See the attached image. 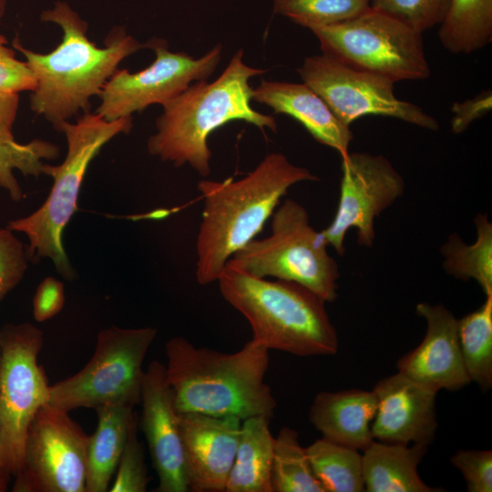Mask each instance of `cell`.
Returning <instances> with one entry per match:
<instances>
[{"instance_id":"obj_1","label":"cell","mask_w":492,"mask_h":492,"mask_svg":"<svg viewBox=\"0 0 492 492\" xmlns=\"http://www.w3.org/2000/svg\"><path fill=\"white\" fill-rule=\"evenodd\" d=\"M41 20L56 24L62 38L48 53L24 47L20 51L34 73L36 87L30 95V108L56 128L81 112L89 111L90 98L98 96L122 60L143 48L123 27H115L97 46L87 37V24L63 1L41 14Z\"/></svg>"},{"instance_id":"obj_2","label":"cell","mask_w":492,"mask_h":492,"mask_svg":"<svg viewBox=\"0 0 492 492\" xmlns=\"http://www.w3.org/2000/svg\"><path fill=\"white\" fill-rule=\"evenodd\" d=\"M318 179L308 169L273 152L241 179L200 180L197 186L203 200L196 239L198 283L217 282L231 256L261 231L292 186Z\"/></svg>"},{"instance_id":"obj_3","label":"cell","mask_w":492,"mask_h":492,"mask_svg":"<svg viewBox=\"0 0 492 492\" xmlns=\"http://www.w3.org/2000/svg\"><path fill=\"white\" fill-rule=\"evenodd\" d=\"M166 375L177 414L272 418L277 407L264 382L269 349L251 339L232 354L177 336L166 343Z\"/></svg>"},{"instance_id":"obj_4","label":"cell","mask_w":492,"mask_h":492,"mask_svg":"<svg viewBox=\"0 0 492 492\" xmlns=\"http://www.w3.org/2000/svg\"><path fill=\"white\" fill-rule=\"evenodd\" d=\"M264 72L247 66L242 61V50H239L217 79L194 82L162 106V114L156 120L157 130L147 143L148 151L176 167L188 164L207 178L211 171L208 138L214 130L241 120L276 132L275 118L251 105L252 88L249 81Z\"/></svg>"},{"instance_id":"obj_5","label":"cell","mask_w":492,"mask_h":492,"mask_svg":"<svg viewBox=\"0 0 492 492\" xmlns=\"http://www.w3.org/2000/svg\"><path fill=\"white\" fill-rule=\"evenodd\" d=\"M217 282L223 299L248 321L252 339L298 356L331 355L337 333L320 296L291 281L257 277L226 263Z\"/></svg>"},{"instance_id":"obj_6","label":"cell","mask_w":492,"mask_h":492,"mask_svg":"<svg viewBox=\"0 0 492 492\" xmlns=\"http://www.w3.org/2000/svg\"><path fill=\"white\" fill-rule=\"evenodd\" d=\"M132 126V117L108 121L87 111L75 123L65 121L55 128L65 135L67 150L61 164L44 166L43 173L53 179L50 194L35 212L7 225L11 231L27 236V258H49L64 278L72 280L76 276L64 249V230L77 210L89 164L104 145L118 134L128 133Z\"/></svg>"},{"instance_id":"obj_7","label":"cell","mask_w":492,"mask_h":492,"mask_svg":"<svg viewBox=\"0 0 492 492\" xmlns=\"http://www.w3.org/2000/svg\"><path fill=\"white\" fill-rule=\"evenodd\" d=\"M271 233L254 238L227 263L257 277L297 282L326 302L338 296L339 267L329 254L322 231L310 223L307 210L286 199L272 215Z\"/></svg>"},{"instance_id":"obj_8","label":"cell","mask_w":492,"mask_h":492,"mask_svg":"<svg viewBox=\"0 0 492 492\" xmlns=\"http://www.w3.org/2000/svg\"><path fill=\"white\" fill-rule=\"evenodd\" d=\"M323 55L396 83L430 75L422 34L373 8L345 21L311 27Z\"/></svg>"},{"instance_id":"obj_9","label":"cell","mask_w":492,"mask_h":492,"mask_svg":"<svg viewBox=\"0 0 492 492\" xmlns=\"http://www.w3.org/2000/svg\"><path fill=\"white\" fill-rule=\"evenodd\" d=\"M156 336L153 327L101 330L89 362L74 375L50 385L48 403L68 412L114 403L139 404L142 364Z\"/></svg>"},{"instance_id":"obj_10","label":"cell","mask_w":492,"mask_h":492,"mask_svg":"<svg viewBox=\"0 0 492 492\" xmlns=\"http://www.w3.org/2000/svg\"><path fill=\"white\" fill-rule=\"evenodd\" d=\"M42 332L28 323L0 331V468L16 476L22 467L28 428L48 403L49 384L37 363Z\"/></svg>"},{"instance_id":"obj_11","label":"cell","mask_w":492,"mask_h":492,"mask_svg":"<svg viewBox=\"0 0 492 492\" xmlns=\"http://www.w3.org/2000/svg\"><path fill=\"white\" fill-rule=\"evenodd\" d=\"M68 411L45 404L32 420L15 492H87L89 436Z\"/></svg>"},{"instance_id":"obj_12","label":"cell","mask_w":492,"mask_h":492,"mask_svg":"<svg viewBox=\"0 0 492 492\" xmlns=\"http://www.w3.org/2000/svg\"><path fill=\"white\" fill-rule=\"evenodd\" d=\"M298 72L346 126L364 116L396 118L429 130L438 121L417 105L398 98L395 83L383 77L349 67L324 56L305 58Z\"/></svg>"},{"instance_id":"obj_13","label":"cell","mask_w":492,"mask_h":492,"mask_svg":"<svg viewBox=\"0 0 492 492\" xmlns=\"http://www.w3.org/2000/svg\"><path fill=\"white\" fill-rule=\"evenodd\" d=\"M147 46L155 53L150 66L135 73L118 68L101 89L95 112L104 119L130 118L151 105L163 106L192 83L206 80L221 56L220 45L196 59L169 51L163 40H150Z\"/></svg>"},{"instance_id":"obj_14","label":"cell","mask_w":492,"mask_h":492,"mask_svg":"<svg viewBox=\"0 0 492 492\" xmlns=\"http://www.w3.org/2000/svg\"><path fill=\"white\" fill-rule=\"evenodd\" d=\"M342 158V179L336 213L322 231L327 243L343 255L347 231L357 230L363 247L374 245V220L405 190V180L392 163L382 155L349 152Z\"/></svg>"},{"instance_id":"obj_15","label":"cell","mask_w":492,"mask_h":492,"mask_svg":"<svg viewBox=\"0 0 492 492\" xmlns=\"http://www.w3.org/2000/svg\"><path fill=\"white\" fill-rule=\"evenodd\" d=\"M140 403L139 424L159 477L156 491H190L173 393L165 365L159 361L144 372Z\"/></svg>"},{"instance_id":"obj_16","label":"cell","mask_w":492,"mask_h":492,"mask_svg":"<svg viewBox=\"0 0 492 492\" xmlns=\"http://www.w3.org/2000/svg\"><path fill=\"white\" fill-rule=\"evenodd\" d=\"M177 418L189 490L225 492L242 420L198 413L177 414Z\"/></svg>"},{"instance_id":"obj_17","label":"cell","mask_w":492,"mask_h":492,"mask_svg":"<svg viewBox=\"0 0 492 492\" xmlns=\"http://www.w3.org/2000/svg\"><path fill=\"white\" fill-rule=\"evenodd\" d=\"M427 329L421 343L397 362L398 372L436 392L459 390L470 384L458 339V320L441 304L419 302Z\"/></svg>"},{"instance_id":"obj_18","label":"cell","mask_w":492,"mask_h":492,"mask_svg":"<svg viewBox=\"0 0 492 492\" xmlns=\"http://www.w3.org/2000/svg\"><path fill=\"white\" fill-rule=\"evenodd\" d=\"M377 401L371 424L374 440L428 446L437 427L436 391L400 372L381 379L373 389Z\"/></svg>"},{"instance_id":"obj_19","label":"cell","mask_w":492,"mask_h":492,"mask_svg":"<svg viewBox=\"0 0 492 492\" xmlns=\"http://www.w3.org/2000/svg\"><path fill=\"white\" fill-rule=\"evenodd\" d=\"M251 100L267 105L276 114L292 117L319 143L347 155L353 140L349 126L343 124L325 101L304 83L261 80L252 88Z\"/></svg>"},{"instance_id":"obj_20","label":"cell","mask_w":492,"mask_h":492,"mask_svg":"<svg viewBox=\"0 0 492 492\" xmlns=\"http://www.w3.org/2000/svg\"><path fill=\"white\" fill-rule=\"evenodd\" d=\"M376 407L373 391L321 392L313 399L309 417L323 438L364 451L374 441L371 424Z\"/></svg>"},{"instance_id":"obj_21","label":"cell","mask_w":492,"mask_h":492,"mask_svg":"<svg viewBox=\"0 0 492 492\" xmlns=\"http://www.w3.org/2000/svg\"><path fill=\"white\" fill-rule=\"evenodd\" d=\"M427 446L391 444L374 440L363 452L364 489L368 492H434L420 478L417 466Z\"/></svg>"},{"instance_id":"obj_22","label":"cell","mask_w":492,"mask_h":492,"mask_svg":"<svg viewBox=\"0 0 492 492\" xmlns=\"http://www.w3.org/2000/svg\"><path fill=\"white\" fill-rule=\"evenodd\" d=\"M133 408L129 404L114 403L96 409L97 425L87 447V492L108 491L136 415Z\"/></svg>"},{"instance_id":"obj_23","label":"cell","mask_w":492,"mask_h":492,"mask_svg":"<svg viewBox=\"0 0 492 492\" xmlns=\"http://www.w3.org/2000/svg\"><path fill=\"white\" fill-rule=\"evenodd\" d=\"M269 425L270 418L261 415L241 421L225 492H272L274 437Z\"/></svg>"},{"instance_id":"obj_24","label":"cell","mask_w":492,"mask_h":492,"mask_svg":"<svg viewBox=\"0 0 492 492\" xmlns=\"http://www.w3.org/2000/svg\"><path fill=\"white\" fill-rule=\"evenodd\" d=\"M438 36L453 54H470L492 41V0H451Z\"/></svg>"},{"instance_id":"obj_25","label":"cell","mask_w":492,"mask_h":492,"mask_svg":"<svg viewBox=\"0 0 492 492\" xmlns=\"http://www.w3.org/2000/svg\"><path fill=\"white\" fill-rule=\"evenodd\" d=\"M474 222L477 240L466 244L452 234L441 247L443 268L450 275L463 280H475L486 295L492 294V224L487 215L478 214Z\"/></svg>"},{"instance_id":"obj_26","label":"cell","mask_w":492,"mask_h":492,"mask_svg":"<svg viewBox=\"0 0 492 492\" xmlns=\"http://www.w3.org/2000/svg\"><path fill=\"white\" fill-rule=\"evenodd\" d=\"M306 453L324 492L365 491L359 450L322 437L306 447Z\"/></svg>"},{"instance_id":"obj_27","label":"cell","mask_w":492,"mask_h":492,"mask_svg":"<svg viewBox=\"0 0 492 492\" xmlns=\"http://www.w3.org/2000/svg\"><path fill=\"white\" fill-rule=\"evenodd\" d=\"M483 304L458 320V339L470 381L483 391L492 386V294Z\"/></svg>"},{"instance_id":"obj_28","label":"cell","mask_w":492,"mask_h":492,"mask_svg":"<svg viewBox=\"0 0 492 492\" xmlns=\"http://www.w3.org/2000/svg\"><path fill=\"white\" fill-rule=\"evenodd\" d=\"M271 483L272 492H324L298 433L288 426L274 437Z\"/></svg>"},{"instance_id":"obj_29","label":"cell","mask_w":492,"mask_h":492,"mask_svg":"<svg viewBox=\"0 0 492 492\" xmlns=\"http://www.w3.org/2000/svg\"><path fill=\"white\" fill-rule=\"evenodd\" d=\"M58 156L59 148L46 140L36 138L21 144L0 138V187L7 190L13 200L19 201L23 192L14 175L15 169L24 176L38 178L44 174L45 160Z\"/></svg>"},{"instance_id":"obj_30","label":"cell","mask_w":492,"mask_h":492,"mask_svg":"<svg viewBox=\"0 0 492 492\" xmlns=\"http://www.w3.org/2000/svg\"><path fill=\"white\" fill-rule=\"evenodd\" d=\"M370 8V0H273V10L311 28L350 19Z\"/></svg>"},{"instance_id":"obj_31","label":"cell","mask_w":492,"mask_h":492,"mask_svg":"<svg viewBox=\"0 0 492 492\" xmlns=\"http://www.w3.org/2000/svg\"><path fill=\"white\" fill-rule=\"evenodd\" d=\"M451 0H371V8L384 13L423 34L440 25Z\"/></svg>"},{"instance_id":"obj_32","label":"cell","mask_w":492,"mask_h":492,"mask_svg":"<svg viewBox=\"0 0 492 492\" xmlns=\"http://www.w3.org/2000/svg\"><path fill=\"white\" fill-rule=\"evenodd\" d=\"M139 418L135 415L119 459L110 492H145L149 481L144 446L138 437Z\"/></svg>"},{"instance_id":"obj_33","label":"cell","mask_w":492,"mask_h":492,"mask_svg":"<svg viewBox=\"0 0 492 492\" xmlns=\"http://www.w3.org/2000/svg\"><path fill=\"white\" fill-rule=\"evenodd\" d=\"M27 256L22 242L10 229L0 228V301L23 278Z\"/></svg>"},{"instance_id":"obj_34","label":"cell","mask_w":492,"mask_h":492,"mask_svg":"<svg viewBox=\"0 0 492 492\" xmlns=\"http://www.w3.org/2000/svg\"><path fill=\"white\" fill-rule=\"evenodd\" d=\"M450 461L462 473L467 491H492L491 450H459Z\"/></svg>"},{"instance_id":"obj_35","label":"cell","mask_w":492,"mask_h":492,"mask_svg":"<svg viewBox=\"0 0 492 492\" xmlns=\"http://www.w3.org/2000/svg\"><path fill=\"white\" fill-rule=\"evenodd\" d=\"M36 87L32 70L26 62L15 58V52L7 46L5 37L0 35V90L18 94L32 92Z\"/></svg>"},{"instance_id":"obj_36","label":"cell","mask_w":492,"mask_h":492,"mask_svg":"<svg viewBox=\"0 0 492 492\" xmlns=\"http://www.w3.org/2000/svg\"><path fill=\"white\" fill-rule=\"evenodd\" d=\"M65 302L64 284L54 277L45 278L37 286L33 298V315L36 322L56 316Z\"/></svg>"},{"instance_id":"obj_37","label":"cell","mask_w":492,"mask_h":492,"mask_svg":"<svg viewBox=\"0 0 492 492\" xmlns=\"http://www.w3.org/2000/svg\"><path fill=\"white\" fill-rule=\"evenodd\" d=\"M492 108L491 90L482 92L463 102H456L451 108L453 118L451 129L455 134L464 132L475 120L487 114Z\"/></svg>"},{"instance_id":"obj_38","label":"cell","mask_w":492,"mask_h":492,"mask_svg":"<svg viewBox=\"0 0 492 492\" xmlns=\"http://www.w3.org/2000/svg\"><path fill=\"white\" fill-rule=\"evenodd\" d=\"M19 97L16 93L0 90V138L15 140L13 125L16 118Z\"/></svg>"},{"instance_id":"obj_39","label":"cell","mask_w":492,"mask_h":492,"mask_svg":"<svg viewBox=\"0 0 492 492\" xmlns=\"http://www.w3.org/2000/svg\"><path fill=\"white\" fill-rule=\"evenodd\" d=\"M10 475L0 468V492L5 491Z\"/></svg>"},{"instance_id":"obj_40","label":"cell","mask_w":492,"mask_h":492,"mask_svg":"<svg viewBox=\"0 0 492 492\" xmlns=\"http://www.w3.org/2000/svg\"><path fill=\"white\" fill-rule=\"evenodd\" d=\"M5 11V0H0V17L3 15Z\"/></svg>"},{"instance_id":"obj_41","label":"cell","mask_w":492,"mask_h":492,"mask_svg":"<svg viewBox=\"0 0 492 492\" xmlns=\"http://www.w3.org/2000/svg\"><path fill=\"white\" fill-rule=\"evenodd\" d=\"M371 1V0H370Z\"/></svg>"}]
</instances>
